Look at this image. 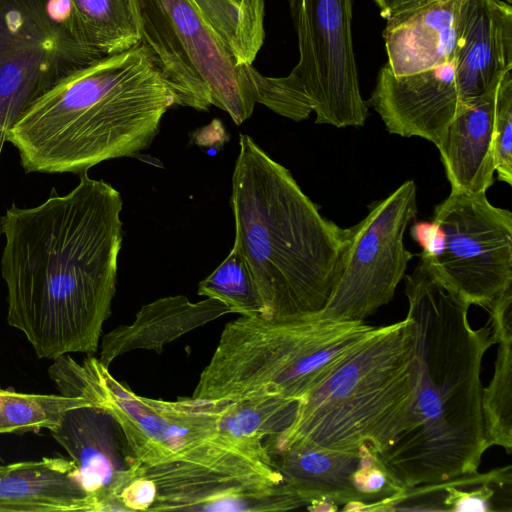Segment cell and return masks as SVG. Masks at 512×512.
<instances>
[{
  "instance_id": "83f0119b",
  "label": "cell",
  "mask_w": 512,
  "mask_h": 512,
  "mask_svg": "<svg viewBox=\"0 0 512 512\" xmlns=\"http://www.w3.org/2000/svg\"><path fill=\"white\" fill-rule=\"evenodd\" d=\"M379 10H380V15L386 19L388 17V15L397 7L399 6L400 4L408 1V0H373Z\"/></svg>"
},
{
  "instance_id": "7a4b0ae2",
  "label": "cell",
  "mask_w": 512,
  "mask_h": 512,
  "mask_svg": "<svg viewBox=\"0 0 512 512\" xmlns=\"http://www.w3.org/2000/svg\"><path fill=\"white\" fill-rule=\"evenodd\" d=\"M418 383L405 428L377 454L405 487L478 472L488 449L481 365L491 328L473 329L468 304L421 258L405 277Z\"/></svg>"
},
{
  "instance_id": "5bb4252c",
  "label": "cell",
  "mask_w": 512,
  "mask_h": 512,
  "mask_svg": "<svg viewBox=\"0 0 512 512\" xmlns=\"http://www.w3.org/2000/svg\"><path fill=\"white\" fill-rule=\"evenodd\" d=\"M458 53L441 66L407 76L395 77L386 65L381 67L367 104L389 133L439 143L455 115L468 105L458 84Z\"/></svg>"
},
{
  "instance_id": "ac0fdd59",
  "label": "cell",
  "mask_w": 512,
  "mask_h": 512,
  "mask_svg": "<svg viewBox=\"0 0 512 512\" xmlns=\"http://www.w3.org/2000/svg\"><path fill=\"white\" fill-rule=\"evenodd\" d=\"M497 85L461 108L436 145L451 191L486 193L494 182L493 127Z\"/></svg>"
},
{
  "instance_id": "8992f818",
  "label": "cell",
  "mask_w": 512,
  "mask_h": 512,
  "mask_svg": "<svg viewBox=\"0 0 512 512\" xmlns=\"http://www.w3.org/2000/svg\"><path fill=\"white\" fill-rule=\"evenodd\" d=\"M418 383L411 321L382 329L350 355L324 382L298 402L290 425L264 444L304 442L377 454L405 428Z\"/></svg>"
},
{
  "instance_id": "8fae6325",
  "label": "cell",
  "mask_w": 512,
  "mask_h": 512,
  "mask_svg": "<svg viewBox=\"0 0 512 512\" xmlns=\"http://www.w3.org/2000/svg\"><path fill=\"white\" fill-rule=\"evenodd\" d=\"M416 214V183L407 180L349 228L341 275L319 317L364 321L393 299L414 256L404 235Z\"/></svg>"
},
{
  "instance_id": "f1b7e54d",
  "label": "cell",
  "mask_w": 512,
  "mask_h": 512,
  "mask_svg": "<svg viewBox=\"0 0 512 512\" xmlns=\"http://www.w3.org/2000/svg\"><path fill=\"white\" fill-rule=\"evenodd\" d=\"M0 234H2V233H1V216H0Z\"/></svg>"
},
{
  "instance_id": "7402d4cb",
  "label": "cell",
  "mask_w": 512,
  "mask_h": 512,
  "mask_svg": "<svg viewBox=\"0 0 512 512\" xmlns=\"http://www.w3.org/2000/svg\"><path fill=\"white\" fill-rule=\"evenodd\" d=\"M240 66L253 65L265 38L264 0H191Z\"/></svg>"
},
{
  "instance_id": "d4e9b609",
  "label": "cell",
  "mask_w": 512,
  "mask_h": 512,
  "mask_svg": "<svg viewBox=\"0 0 512 512\" xmlns=\"http://www.w3.org/2000/svg\"><path fill=\"white\" fill-rule=\"evenodd\" d=\"M197 294L225 304L240 316H266V309L248 265L233 245L223 262L198 285Z\"/></svg>"
},
{
  "instance_id": "f546056e",
  "label": "cell",
  "mask_w": 512,
  "mask_h": 512,
  "mask_svg": "<svg viewBox=\"0 0 512 512\" xmlns=\"http://www.w3.org/2000/svg\"><path fill=\"white\" fill-rule=\"evenodd\" d=\"M2 466H0V470H1Z\"/></svg>"
},
{
  "instance_id": "484cf974",
  "label": "cell",
  "mask_w": 512,
  "mask_h": 512,
  "mask_svg": "<svg viewBox=\"0 0 512 512\" xmlns=\"http://www.w3.org/2000/svg\"><path fill=\"white\" fill-rule=\"evenodd\" d=\"M494 168L498 179L512 185V70L497 85L494 127Z\"/></svg>"
},
{
  "instance_id": "9a60e30c",
  "label": "cell",
  "mask_w": 512,
  "mask_h": 512,
  "mask_svg": "<svg viewBox=\"0 0 512 512\" xmlns=\"http://www.w3.org/2000/svg\"><path fill=\"white\" fill-rule=\"evenodd\" d=\"M472 0H408L386 18L383 30L395 77L420 73L451 61L458 53Z\"/></svg>"
},
{
  "instance_id": "4316f807",
  "label": "cell",
  "mask_w": 512,
  "mask_h": 512,
  "mask_svg": "<svg viewBox=\"0 0 512 512\" xmlns=\"http://www.w3.org/2000/svg\"><path fill=\"white\" fill-rule=\"evenodd\" d=\"M154 483L137 473L120 495L123 511H148L156 499Z\"/></svg>"
},
{
  "instance_id": "277c9868",
  "label": "cell",
  "mask_w": 512,
  "mask_h": 512,
  "mask_svg": "<svg viewBox=\"0 0 512 512\" xmlns=\"http://www.w3.org/2000/svg\"><path fill=\"white\" fill-rule=\"evenodd\" d=\"M236 246L266 309L265 317L320 312L342 271L349 228L324 218L291 172L240 134L232 176Z\"/></svg>"
},
{
  "instance_id": "5b68a950",
  "label": "cell",
  "mask_w": 512,
  "mask_h": 512,
  "mask_svg": "<svg viewBox=\"0 0 512 512\" xmlns=\"http://www.w3.org/2000/svg\"><path fill=\"white\" fill-rule=\"evenodd\" d=\"M381 329L317 314L240 316L224 326L192 397L300 402Z\"/></svg>"
},
{
  "instance_id": "d6986e66",
  "label": "cell",
  "mask_w": 512,
  "mask_h": 512,
  "mask_svg": "<svg viewBox=\"0 0 512 512\" xmlns=\"http://www.w3.org/2000/svg\"><path fill=\"white\" fill-rule=\"evenodd\" d=\"M94 511L72 460L44 457L0 470V512Z\"/></svg>"
},
{
  "instance_id": "6da1fadb",
  "label": "cell",
  "mask_w": 512,
  "mask_h": 512,
  "mask_svg": "<svg viewBox=\"0 0 512 512\" xmlns=\"http://www.w3.org/2000/svg\"><path fill=\"white\" fill-rule=\"evenodd\" d=\"M123 202L104 180L81 173L65 195L1 216L7 321L39 358L94 354L111 314L122 245Z\"/></svg>"
},
{
  "instance_id": "3957f363",
  "label": "cell",
  "mask_w": 512,
  "mask_h": 512,
  "mask_svg": "<svg viewBox=\"0 0 512 512\" xmlns=\"http://www.w3.org/2000/svg\"><path fill=\"white\" fill-rule=\"evenodd\" d=\"M173 92L140 42L79 67L37 98L6 134L26 172L84 173L150 146Z\"/></svg>"
},
{
  "instance_id": "cb8c5ba5",
  "label": "cell",
  "mask_w": 512,
  "mask_h": 512,
  "mask_svg": "<svg viewBox=\"0 0 512 512\" xmlns=\"http://www.w3.org/2000/svg\"><path fill=\"white\" fill-rule=\"evenodd\" d=\"M444 511H512V469L500 467L443 481Z\"/></svg>"
},
{
  "instance_id": "52a82bcc",
  "label": "cell",
  "mask_w": 512,
  "mask_h": 512,
  "mask_svg": "<svg viewBox=\"0 0 512 512\" xmlns=\"http://www.w3.org/2000/svg\"><path fill=\"white\" fill-rule=\"evenodd\" d=\"M140 42L176 105L227 112L237 125L265 102L267 76L240 66L191 0H137Z\"/></svg>"
},
{
  "instance_id": "603a6c76",
  "label": "cell",
  "mask_w": 512,
  "mask_h": 512,
  "mask_svg": "<svg viewBox=\"0 0 512 512\" xmlns=\"http://www.w3.org/2000/svg\"><path fill=\"white\" fill-rule=\"evenodd\" d=\"M91 405L85 399L61 394H28L0 388V434L50 431L68 410Z\"/></svg>"
},
{
  "instance_id": "2e32d148",
  "label": "cell",
  "mask_w": 512,
  "mask_h": 512,
  "mask_svg": "<svg viewBox=\"0 0 512 512\" xmlns=\"http://www.w3.org/2000/svg\"><path fill=\"white\" fill-rule=\"evenodd\" d=\"M264 446L271 466L296 490L309 511H354L359 449L338 450L304 442Z\"/></svg>"
},
{
  "instance_id": "ffe728a7",
  "label": "cell",
  "mask_w": 512,
  "mask_h": 512,
  "mask_svg": "<svg viewBox=\"0 0 512 512\" xmlns=\"http://www.w3.org/2000/svg\"><path fill=\"white\" fill-rule=\"evenodd\" d=\"M68 29L92 58L117 54L140 43L137 0H65Z\"/></svg>"
},
{
  "instance_id": "44dd1931",
  "label": "cell",
  "mask_w": 512,
  "mask_h": 512,
  "mask_svg": "<svg viewBox=\"0 0 512 512\" xmlns=\"http://www.w3.org/2000/svg\"><path fill=\"white\" fill-rule=\"evenodd\" d=\"M490 328L498 344L494 374L483 387L482 413L488 448L512 450V287L505 290L490 307Z\"/></svg>"
},
{
  "instance_id": "4fadbf2b",
  "label": "cell",
  "mask_w": 512,
  "mask_h": 512,
  "mask_svg": "<svg viewBox=\"0 0 512 512\" xmlns=\"http://www.w3.org/2000/svg\"><path fill=\"white\" fill-rule=\"evenodd\" d=\"M50 432L75 464L94 511H123L120 495L140 464L112 415L92 405L73 408Z\"/></svg>"
},
{
  "instance_id": "7c38bea8",
  "label": "cell",
  "mask_w": 512,
  "mask_h": 512,
  "mask_svg": "<svg viewBox=\"0 0 512 512\" xmlns=\"http://www.w3.org/2000/svg\"><path fill=\"white\" fill-rule=\"evenodd\" d=\"M156 487L148 511L264 512L305 507L280 474L233 473L190 462L139 466Z\"/></svg>"
},
{
  "instance_id": "30bf717a",
  "label": "cell",
  "mask_w": 512,
  "mask_h": 512,
  "mask_svg": "<svg viewBox=\"0 0 512 512\" xmlns=\"http://www.w3.org/2000/svg\"><path fill=\"white\" fill-rule=\"evenodd\" d=\"M94 60L70 34L65 0H0V151L37 98Z\"/></svg>"
},
{
  "instance_id": "9c48e42d",
  "label": "cell",
  "mask_w": 512,
  "mask_h": 512,
  "mask_svg": "<svg viewBox=\"0 0 512 512\" xmlns=\"http://www.w3.org/2000/svg\"><path fill=\"white\" fill-rule=\"evenodd\" d=\"M433 225V247L421 254L435 275L468 304L490 309L512 286V213L486 193L451 191Z\"/></svg>"
},
{
  "instance_id": "e0dca14e",
  "label": "cell",
  "mask_w": 512,
  "mask_h": 512,
  "mask_svg": "<svg viewBox=\"0 0 512 512\" xmlns=\"http://www.w3.org/2000/svg\"><path fill=\"white\" fill-rule=\"evenodd\" d=\"M231 313L222 302L206 298L191 302L184 295L167 296L143 305L132 323L120 325L102 338L99 361L109 365L135 350L162 353L184 334Z\"/></svg>"
},
{
  "instance_id": "ba28073f",
  "label": "cell",
  "mask_w": 512,
  "mask_h": 512,
  "mask_svg": "<svg viewBox=\"0 0 512 512\" xmlns=\"http://www.w3.org/2000/svg\"><path fill=\"white\" fill-rule=\"evenodd\" d=\"M299 60L284 77H268L267 107L316 124L363 126L368 104L360 91L352 16L354 0H287Z\"/></svg>"
}]
</instances>
